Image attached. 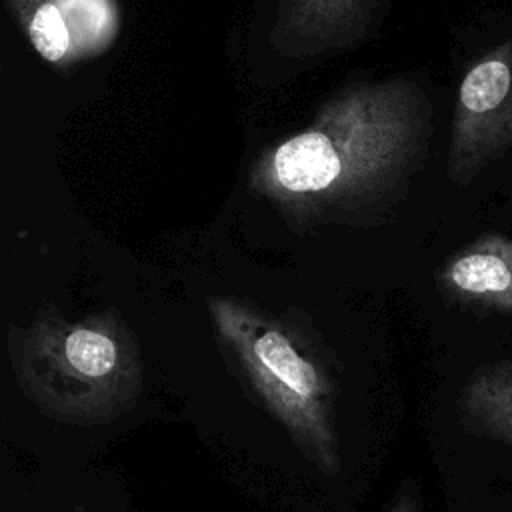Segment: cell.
Instances as JSON below:
<instances>
[{
    "label": "cell",
    "mask_w": 512,
    "mask_h": 512,
    "mask_svg": "<svg viewBox=\"0 0 512 512\" xmlns=\"http://www.w3.org/2000/svg\"><path fill=\"white\" fill-rule=\"evenodd\" d=\"M432 106L410 78L352 84L250 166V190L286 222H352L384 208L426 154Z\"/></svg>",
    "instance_id": "6da1fadb"
},
{
    "label": "cell",
    "mask_w": 512,
    "mask_h": 512,
    "mask_svg": "<svg viewBox=\"0 0 512 512\" xmlns=\"http://www.w3.org/2000/svg\"><path fill=\"white\" fill-rule=\"evenodd\" d=\"M8 356L22 392L50 418L106 424L142 392V358L132 330L116 310L68 320L40 310L30 326H10Z\"/></svg>",
    "instance_id": "7a4b0ae2"
},
{
    "label": "cell",
    "mask_w": 512,
    "mask_h": 512,
    "mask_svg": "<svg viewBox=\"0 0 512 512\" xmlns=\"http://www.w3.org/2000/svg\"><path fill=\"white\" fill-rule=\"evenodd\" d=\"M216 338L300 452L326 474L340 470L332 418L334 386L318 352L298 328L248 302H206Z\"/></svg>",
    "instance_id": "3957f363"
},
{
    "label": "cell",
    "mask_w": 512,
    "mask_h": 512,
    "mask_svg": "<svg viewBox=\"0 0 512 512\" xmlns=\"http://www.w3.org/2000/svg\"><path fill=\"white\" fill-rule=\"evenodd\" d=\"M512 148V38L464 74L454 106L448 178L464 186Z\"/></svg>",
    "instance_id": "277c9868"
},
{
    "label": "cell",
    "mask_w": 512,
    "mask_h": 512,
    "mask_svg": "<svg viewBox=\"0 0 512 512\" xmlns=\"http://www.w3.org/2000/svg\"><path fill=\"white\" fill-rule=\"evenodd\" d=\"M380 10V0H278L270 44L292 58L338 52L364 42Z\"/></svg>",
    "instance_id": "5b68a950"
},
{
    "label": "cell",
    "mask_w": 512,
    "mask_h": 512,
    "mask_svg": "<svg viewBox=\"0 0 512 512\" xmlns=\"http://www.w3.org/2000/svg\"><path fill=\"white\" fill-rule=\"evenodd\" d=\"M438 284L458 302L512 312V238L482 234L444 262Z\"/></svg>",
    "instance_id": "8992f818"
},
{
    "label": "cell",
    "mask_w": 512,
    "mask_h": 512,
    "mask_svg": "<svg viewBox=\"0 0 512 512\" xmlns=\"http://www.w3.org/2000/svg\"><path fill=\"white\" fill-rule=\"evenodd\" d=\"M458 408L472 434L512 444V360L474 370L460 392Z\"/></svg>",
    "instance_id": "52a82bcc"
},
{
    "label": "cell",
    "mask_w": 512,
    "mask_h": 512,
    "mask_svg": "<svg viewBox=\"0 0 512 512\" xmlns=\"http://www.w3.org/2000/svg\"><path fill=\"white\" fill-rule=\"evenodd\" d=\"M34 50L50 64L72 60V36L54 0H6Z\"/></svg>",
    "instance_id": "ba28073f"
},
{
    "label": "cell",
    "mask_w": 512,
    "mask_h": 512,
    "mask_svg": "<svg viewBox=\"0 0 512 512\" xmlns=\"http://www.w3.org/2000/svg\"><path fill=\"white\" fill-rule=\"evenodd\" d=\"M70 36L72 60L106 50L118 32V8L114 0H54Z\"/></svg>",
    "instance_id": "9c48e42d"
},
{
    "label": "cell",
    "mask_w": 512,
    "mask_h": 512,
    "mask_svg": "<svg viewBox=\"0 0 512 512\" xmlns=\"http://www.w3.org/2000/svg\"><path fill=\"white\" fill-rule=\"evenodd\" d=\"M388 512H420L418 496L414 492H400L390 504Z\"/></svg>",
    "instance_id": "30bf717a"
}]
</instances>
